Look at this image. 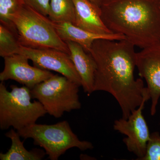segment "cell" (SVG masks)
<instances>
[{
    "label": "cell",
    "mask_w": 160,
    "mask_h": 160,
    "mask_svg": "<svg viewBox=\"0 0 160 160\" xmlns=\"http://www.w3.org/2000/svg\"><path fill=\"white\" fill-rule=\"evenodd\" d=\"M24 5L22 0H0V22L12 30L17 32L12 17Z\"/></svg>",
    "instance_id": "17"
},
{
    "label": "cell",
    "mask_w": 160,
    "mask_h": 160,
    "mask_svg": "<svg viewBox=\"0 0 160 160\" xmlns=\"http://www.w3.org/2000/svg\"><path fill=\"white\" fill-rule=\"evenodd\" d=\"M9 91L4 82L0 83V129L12 127L17 131L36 123L47 113L38 101H31L30 90L26 86H10Z\"/></svg>",
    "instance_id": "4"
},
{
    "label": "cell",
    "mask_w": 160,
    "mask_h": 160,
    "mask_svg": "<svg viewBox=\"0 0 160 160\" xmlns=\"http://www.w3.org/2000/svg\"><path fill=\"white\" fill-rule=\"evenodd\" d=\"M48 17L53 22L74 24L75 6L73 0H50Z\"/></svg>",
    "instance_id": "15"
},
{
    "label": "cell",
    "mask_w": 160,
    "mask_h": 160,
    "mask_svg": "<svg viewBox=\"0 0 160 160\" xmlns=\"http://www.w3.org/2000/svg\"><path fill=\"white\" fill-rule=\"evenodd\" d=\"M89 1L98 7H101L105 0H89Z\"/></svg>",
    "instance_id": "20"
},
{
    "label": "cell",
    "mask_w": 160,
    "mask_h": 160,
    "mask_svg": "<svg viewBox=\"0 0 160 160\" xmlns=\"http://www.w3.org/2000/svg\"><path fill=\"white\" fill-rule=\"evenodd\" d=\"M4 59V68L0 73V81L12 80L32 89L53 74L49 70L30 66L26 56L16 54Z\"/></svg>",
    "instance_id": "10"
},
{
    "label": "cell",
    "mask_w": 160,
    "mask_h": 160,
    "mask_svg": "<svg viewBox=\"0 0 160 160\" xmlns=\"http://www.w3.org/2000/svg\"><path fill=\"white\" fill-rule=\"evenodd\" d=\"M21 46L38 49H55L70 54L69 47L55 28L53 22L24 5L12 17Z\"/></svg>",
    "instance_id": "3"
},
{
    "label": "cell",
    "mask_w": 160,
    "mask_h": 160,
    "mask_svg": "<svg viewBox=\"0 0 160 160\" xmlns=\"http://www.w3.org/2000/svg\"><path fill=\"white\" fill-rule=\"evenodd\" d=\"M55 28L61 38L64 42H74L83 47L89 53L95 41L100 39L119 40L126 38L121 34H99L86 31L76 26L72 23L53 22Z\"/></svg>",
    "instance_id": "13"
},
{
    "label": "cell",
    "mask_w": 160,
    "mask_h": 160,
    "mask_svg": "<svg viewBox=\"0 0 160 160\" xmlns=\"http://www.w3.org/2000/svg\"><path fill=\"white\" fill-rule=\"evenodd\" d=\"M19 54L26 56L40 69L55 71L82 86L79 75L69 55L55 49H38L22 46Z\"/></svg>",
    "instance_id": "8"
},
{
    "label": "cell",
    "mask_w": 160,
    "mask_h": 160,
    "mask_svg": "<svg viewBox=\"0 0 160 160\" xmlns=\"http://www.w3.org/2000/svg\"><path fill=\"white\" fill-rule=\"evenodd\" d=\"M17 131L21 137L32 139L34 145L45 149L51 160H58L71 148H77L82 151L93 148L90 142L79 140L67 121L53 125L35 123Z\"/></svg>",
    "instance_id": "5"
},
{
    "label": "cell",
    "mask_w": 160,
    "mask_h": 160,
    "mask_svg": "<svg viewBox=\"0 0 160 160\" xmlns=\"http://www.w3.org/2000/svg\"><path fill=\"white\" fill-rule=\"evenodd\" d=\"M75 6L74 25L92 33L112 34L103 22L100 7L89 0H73Z\"/></svg>",
    "instance_id": "11"
},
{
    "label": "cell",
    "mask_w": 160,
    "mask_h": 160,
    "mask_svg": "<svg viewBox=\"0 0 160 160\" xmlns=\"http://www.w3.org/2000/svg\"><path fill=\"white\" fill-rule=\"evenodd\" d=\"M137 68L146 80L151 101L150 113L154 116L160 98V42L137 52Z\"/></svg>",
    "instance_id": "9"
},
{
    "label": "cell",
    "mask_w": 160,
    "mask_h": 160,
    "mask_svg": "<svg viewBox=\"0 0 160 160\" xmlns=\"http://www.w3.org/2000/svg\"><path fill=\"white\" fill-rule=\"evenodd\" d=\"M135 46L126 39H100L92 44L89 53L96 64L94 92L110 93L117 100L123 118H128L149 94L141 79H135Z\"/></svg>",
    "instance_id": "1"
},
{
    "label": "cell",
    "mask_w": 160,
    "mask_h": 160,
    "mask_svg": "<svg viewBox=\"0 0 160 160\" xmlns=\"http://www.w3.org/2000/svg\"><path fill=\"white\" fill-rule=\"evenodd\" d=\"M70 51V59L74 64L82 82V86L88 95L94 92L95 74L96 64L90 53L74 42H66Z\"/></svg>",
    "instance_id": "12"
},
{
    "label": "cell",
    "mask_w": 160,
    "mask_h": 160,
    "mask_svg": "<svg viewBox=\"0 0 160 160\" xmlns=\"http://www.w3.org/2000/svg\"><path fill=\"white\" fill-rule=\"evenodd\" d=\"M13 129L6 132L5 136L11 140L10 149L6 153H0L1 160H41L46 155V152L39 149L27 150L24 142L20 139L19 134Z\"/></svg>",
    "instance_id": "14"
},
{
    "label": "cell",
    "mask_w": 160,
    "mask_h": 160,
    "mask_svg": "<svg viewBox=\"0 0 160 160\" xmlns=\"http://www.w3.org/2000/svg\"><path fill=\"white\" fill-rule=\"evenodd\" d=\"M140 160H160V134L158 132L150 134L146 154Z\"/></svg>",
    "instance_id": "18"
},
{
    "label": "cell",
    "mask_w": 160,
    "mask_h": 160,
    "mask_svg": "<svg viewBox=\"0 0 160 160\" xmlns=\"http://www.w3.org/2000/svg\"><path fill=\"white\" fill-rule=\"evenodd\" d=\"M80 85L63 75L53 74L30 90L32 98L42 105L47 113L56 118L80 109Z\"/></svg>",
    "instance_id": "6"
},
{
    "label": "cell",
    "mask_w": 160,
    "mask_h": 160,
    "mask_svg": "<svg viewBox=\"0 0 160 160\" xmlns=\"http://www.w3.org/2000/svg\"><path fill=\"white\" fill-rule=\"evenodd\" d=\"M21 46L17 32L0 24V56L3 58L18 54Z\"/></svg>",
    "instance_id": "16"
},
{
    "label": "cell",
    "mask_w": 160,
    "mask_h": 160,
    "mask_svg": "<svg viewBox=\"0 0 160 160\" xmlns=\"http://www.w3.org/2000/svg\"><path fill=\"white\" fill-rule=\"evenodd\" d=\"M105 25L142 49L160 42V0H105Z\"/></svg>",
    "instance_id": "2"
},
{
    "label": "cell",
    "mask_w": 160,
    "mask_h": 160,
    "mask_svg": "<svg viewBox=\"0 0 160 160\" xmlns=\"http://www.w3.org/2000/svg\"><path fill=\"white\" fill-rule=\"evenodd\" d=\"M24 5L46 17L49 13L50 0H22Z\"/></svg>",
    "instance_id": "19"
},
{
    "label": "cell",
    "mask_w": 160,
    "mask_h": 160,
    "mask_svg": "<svg viewBox=\"0 0 160 160\" xmlns=\"http://www.w3.org/2000/svg\"><path fill=\"white\" fill-rule=\"evenodd\" d=\"M149 99L150 95H147L139 107L132 112L128 119L116 120L113 124L114 130L126 136L123 142L128 151L137 156V160H140L146 154L151 134L142 114L145 103Z\"/></svg>",
    "instance_id": "7"
}]
</instances>
